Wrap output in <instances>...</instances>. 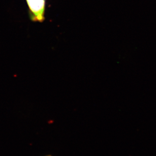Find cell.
Masks as SVG:
<instances>
[{
  "mask_svg": "<svg viewBox=\"0 0 156 156\" xmlns=\"http://www.w3.org/2000/svg\"><path fill=\"white\" fill-rule=\"evenodd\" d=\"M32 21L42 22L44 20L46 0H26Z\"/></svg>",
  "mask_w": 156,
  "mask_h": 156,
  "instance_id": "cell-1",
  "label": "cell"
},
{
  "mask_svg": "<svg viewBox=\"0 0 156 156\" xmlns=\"http://www.w3.org/2000/svg\"><path fill=\"white\" fill-rule=\"evenodd\" d=\"M50 156V155H48V156Z\"/></svg>",
  "mask_w": 156,
  "mask_h": 156,
  "instance_id": "cell-2",
  "label": "cell"
}]
</instances>
